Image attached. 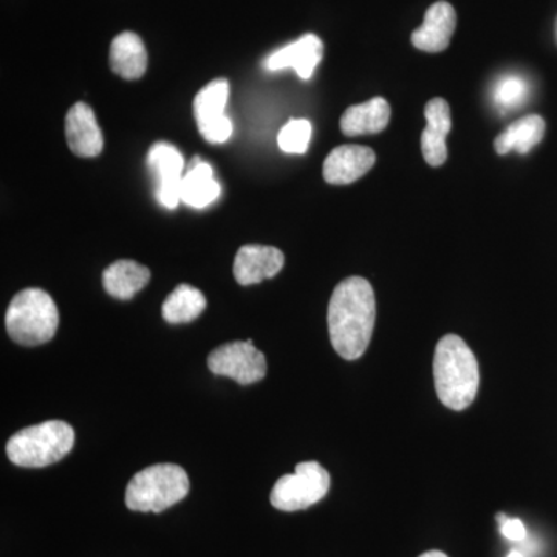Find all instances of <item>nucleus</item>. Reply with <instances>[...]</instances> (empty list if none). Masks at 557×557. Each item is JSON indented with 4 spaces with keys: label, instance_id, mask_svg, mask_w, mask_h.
<instances>
[{
    "label": "nucleus",
    "instance_id": "1",
    "mask_svg": "<svg viewBox=\"0 0 557 557\" xmlns=\"http://www.w3.org/2000/svg\"><path fill=\"white\" fill-rule=\"evenodd\" d=\"M329 333L336 354L347 361L368 350L376 321V299L366 278L354 276L339 282L329 304Z\"/></svg>",
    "mask_w": 557,
    "mask_h": 557
},
{
    "label": "nucleus",
    "instance_id": "2",
    "mask_svg": "<svg viewBox=\"0 0 557 557\" xmlns=\"http://www.w3.org/2000/svg\"><path fill=\"white\" fill-rule=\"evenodd\" d=\"M434 381L438 399L446 408L468 409L478 397V358L460 336L446 335L438 341L434 355Z\"/></svg>",
    "mask_w": 557,
    "mask_h": 557
},
{
    "label": "nucleus",
    "instance_id": "3",
    "mask_svg": "<svg viewBox=\"0 0 557 557\" xmlns=\"http://www.w3.org/2000/svg\"><path fill=\"white\" fill-rule=\"evenodd\" d=\"M58 325L57 304L44 289L25 288L11 299L5 327L14 343L27 347L49 343L57 335Z\"/></svg>",
    "mask_w": 557,
    "mask_h": 557
},
{
    "label": "nucleus",
    "instance_id": "4",
    "mask_svg": "<svg viewBox=\"0 0 557 557\" xmlns=\"http://www.w3.org/2000/svg\"><path fill=\"white\" fill-rule=\"evenodd\" d=\"M73 445V428L65 421L50 420L11 435L7 442V456L17 467L44 468L61 461Z\"/></svg>",
    "mask_w": 557,
    "mask_h": 557
},
{
    "label": "nucleus",
    "instance_id": "5",
    "mask_svg": "<svg viewBox=\"0 0 557 557\" xmlns=\"http://www.w3.org/2000/svg\"><path fill=\"white\" fill-rule=\"evenodd\" d=\"M189 487L185 469L172 463L153 465L132 478L126 505L131 511L163 512L188 496Z\"/></svg>",
    "mask_w": 557,
    "mask_h": 557
},
{
    "label": "nucleus",
    "instance_id": "6",
    "mask_svg": "<svg viewBox=\"0 0 557 557\" xmlns=\"http://www.w3.org/2000/svg\"><path fill=\"white\" fill-rule=\"evenodd\" d=\"M330 474L318 461H304L293 474L277 480L271 491L270 502L278 511H300L317 505L327 496Z\"/></svg>",
    "mask_w": 557,
    "mask_h": 557
},
{
    "label": "nucleus",
    "instance_id": "7",
    "mask_svg": "<svg viewBox=\"0 0 557 557\" xmlns=\"http://www.w3.org/2000/svg\"><path fill=\"white\" fill-rule=\"evenodd\" d=\"M208 368L214 375L228 376L242 386H248L265 379L269 366L265 355L248 339L215 348L208 357Z\"/></svg>",
    "mask_w": 557,
    "mask_h": 557
},
{
    "label": "nucleus",
    "instance_id": "8",
    "mask_svg": "<svg viewBox=\"0 0 557 557\" xmlns=\"http://www.w3.org/2000/svg\"><path fill=\"white\" fill-rule=\"evenodd\" d=\"M228 98L230 83L225 78H220L211 81L194 100L197 127L201 137L211 145H222L233 135V123L225 115Z\"/></svg>",
    "mask_w": 557,
    "mask_h": 557
},
{
    "label": "nucleus",
    "instance_id": "9",
    "mask_svg": "<svg viewBox=\"0 0 557 557\" xmlns=\"http://www.w3.org/2000/svg\"><path fill=\"white\" fill-rule=\"evenodd\" d=\"M148 166L156 182V197L164 208L178 207L180 188L185 172L182 152L174 145L159 141L149 149Z\"/></svg>",
    "mask_w": 557,
    "mask_h": 557
},
{
    "label": "nucleus",
    "instance_id": "10",
    "mask_svg": "<svg viewBox=\"0 0 557 557\" xmlns=\"http://www.w3.org/2000/svg\"><path fill=\"white\" fill-rule=\"evenodd\" d=\"M65 138L75 156L95 159L104 148V138L94 110L86 102H76L65 116Z\"/></svg>",
    "mask_w": 557,
    "mask_h": 557
},
{
    "label": "nucleus",
    "instance_id": "11",
    "mask_svg": "<svg viewBox=\"0 0 557 557\" xmlns=\"http://www.w3.org/2000/svg\"><path fill=\"white\" fill-rule=\"evenodd\" d=\"M281 249L265 245H245L234 259V277L240 285H255L276 276L284 269Z\"/></svg>",
    "mask_w": 557,
    "mask_h": 557
},
{
    "label": "nucleus",
    "instance_id": "12",
    "mask_svg": "<svg viewBox=\"0 0 557 557\" xmlns=\"http://www.w3.org/2000/svg\"><path fill=\"white\" fill-rule=\"evenodd\" d=\"M376 156L366 146H338L324 161V178L330 185H348L364 177L375 166Z\"/></svg>",
    "mask_w": 557,
    "mask_h": 557
},
{
    "label": "nucleus",
    "instance_id": "13",
    "mask_svg": "<svg viewBox=\"0 0 557 557\" xmlns=\"http://www.w3.org/2000/svg\"><path fill=\"white\" fill-rule=\"evenodd\" d=\"M424 116H426V129L421 135V150H423L424 160L429 166H442L448 159L446 137L453 129L448 102L443 98H434L428 102Z\"/></svg>",
    "mask_w": 557,
    "mask_h": 557
},
{
    "label": "nucleus",
    "instance_id": "14",
    "mask_svg": "<svg viewBox=\"0 0 557 557\" xmlns=\"http://www.w3.org/2000/svg\"><path fill=\"white\" fill-rule=\"evenodd\" d=\"M324 57V44L317 35H306L288 44L284 49L274 51L265 61V67L270 72L277 70L295 69L299 78L310 79L314 69Z\"/></svg>",
    "mask_w": 557,
    "mask_h": 557
},
{
    "label": "nucleus",
    "instance_id": "15",
    "mask_svg": "<svg viewBox=\"0 0 557 557\" xmlns=\"http://www.w3.org/2000/svg\"><path fill=\"white\" fill-rule=\"evenodd\" d=\"M456 10L448 2H437L426 11L423 25L412 33V44L418 50L440 53L448 49L456 32Z\"/></svg>",
    "mask_w": 557,
    "mask_h": 557
},
{
    "label": "nucleus",
    "instance_id": "16",
    "mask_svg": "<svg viewBox=\"0 0 557 557\" xmlns=\"http://www.w3.org/2000/svg\"><path fill=\"white\" fill-rule=\"evenodd\" d=\"M110 69L124 79H139L148 69L145 44L135 33L124 32L110 46Z\"/></svg>",
    "mask_w": 557,
    "mask_h": 557
},
{
    "label": "nucleus",
    "instance_id": "17",
    "mask_svg": "<svg viewBox=\"0 0 557 557\" xmlns=\"http://www.w3.org/2000/svg\"><path fill=\"white\" fill-rule=\"evenodd\" d=\"M220 185L215 182L211 164L196 157L190 161L180 188V200L196 209L209 207L219 199Z\"/></svg>",
    "mask_w": 557,
    "mask_h": 557
},
{
    "label": "nucleus",
    "instance_id": "18",
    "mask_svg": "<svg viewBox=\"0 0 557 557\" xmlns=\"http://www.w3.org/2000/svg\"><path fill=\"white\" fill-rule=\"evenodd\" d=\"M391 121V106L384 98H373L364 104L351 106L341 116V131L347 137L380 134Z\"/></svg>",
    "mask_w": 557,
    "mask_h": 557
},
{
    "label": "nucleus",
    "instance_id": "19",
    "mask_svg": "<svg viewBox=\"0 0 557 557\" xmlns=\"http://www.w3.org/2000/svg\"><path fill=\"white\" fill-rule=\"evenodd\" d=\"M150 281V270L135 260H116L102 273V285L112 298L129 300Z\"/></svg>",
    "mask_w": 557,
    "mask_h": 557
},
{
    "label": "nucleus",
    "instance_id": "20",
    "mask_svg": "<svg viewBox=\"0 0 557 557\" xmlns=\"http://www.w3.org/2000/svg\"><path fill=\"white\" fill-rule=\"evenodd\" d=\"M545 134V121L539 115H528L512 123L507 131L502 132L494 141L497 153L516 150L519 153H528L534 146L542 141Z\"/></svg>",
    "mask_w": 557,
    "mask_h": 557
},
{
    "label": "nucleus",
    "instance_id": "21",
    "mask_svg": "<svg viewBox=\"0 0 557 557\" xmlns=\"http://www.w3.org/2000/svg\"><path fill=\"white\" fill-rule=\"evenodd\" d=\"M205 309H207V298L203 293L193 285L180 284L164 300L161 313L164 321L170 324H186L199 318Z\"/></svg>",
    "mask_w": 557,
    "mask_h": 557
},
{
    "label": "nucleus",
    "instance_id": "22",
    "mask_svg": "<svg viewBox=\"0 0 557 557\" xmlns=\"http://www.w3.org/2000/svg\"><path fill=\"white\" fill-rule=\"evenodd\" d=\"M311 138V124L307 120H289L277 135L278 148L287 153H306Z\"/></svg>",
    "mask_w": 557,
    "mask_h": 557
},
{
    "label": "nucleus",
    "instance_id": "23",
    "mask_svg": "<svg viewBox=\"0 0 557 557\" xmlns=\"http://www.w3.org/2000/svg\"><path fill=\"white\" fill-rule=\"evenodd\" d=\"M528 97V84L520 76L509 75L502 78L493 90L494 102L498 109L519 108Z\"/></svg>",
    "mask_w": 557,
    "mask_h": 557
},
{
    "label": "nucleus",
    "instance_id": "24",
    "mask_svg": "<svg viewBox=\"0 0 557 557\" xmlns=\"http://www.w3.org/2000/svg\"><path fill=\"white\" fill-rule=\"evenodd\" d=\"M500 533L504 534L508 541L522 542L527 537V528L520 519H507L500 523Z\"/></svg>",
    "mask_w": 557,
    "mask_h": 557
},
{
    "label": "nucleus",
    "instance_id": "25",
    "mask_svg": "<svg viewBox=\"0 0 557 557\" xmlns=\"http://www.w3.org/2000/svg\"><path fill=\"white\" fill-rule=\"evenodd\" d=\"M420 557H448L445 555V553L437 552V549H434V552H428L423 553Z\"/></svg>",
    "mask_w": 557,
    "mask_h": 557
},
{
    "label": "nucleus",
    "instance_id": "26",
    "mask_svg": "<svg viewBox=\"0 0 557 557\" xmlns=\"http://www.w3.org/2000/svg\"><path fill=\"white\" fill-rule=\"evenodd\" d=\"M507 557H525V556H523L522 553H520V552H516V549H515V552L509 553V555Z\"/></svg>",
    "mask_w": 557,
    "mask_h": 557
}]
</instances>
